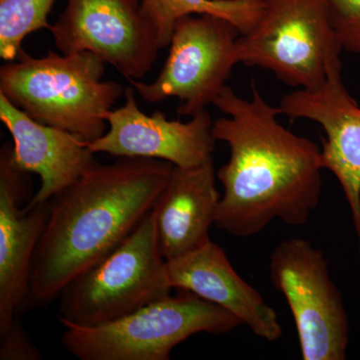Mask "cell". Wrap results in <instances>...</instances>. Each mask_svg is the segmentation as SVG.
Masks as SVG:
<instances>
[{
  "label": "cell",
  "mask_w": 360,
  "mask_h": 360,
  "mask_svg": "<svg viewBox=\"0 0 360 360\" xmlns=\"http://www.w3.org/2000/svg\"><path fill=\"white\" fill-rule=\"evenodd\" d=\"M213 105L226 115L213 122V136L229 148V161L217 172L224 193L215 225L243 238L276 219L307 224L321 200V149L285 129L278 108L255 84L250 99L226 85Z\"/></svg>",
  "instance_id": "obj_1"
},
{
  "label": "cell",
  "mask_w": 360,
  "mask_h": 360,
  "mask_svg": "<svg viewBox=\"0 0 360 360\" xmlns=\"http://www.w3.org/2000/svg\"><path fill=\"white\" fill-rule=\"evenodd\" d=\"M174 165L149 158L98 163L49 200L30 279V304L58 300L73 279L110 255L153 210Z\"/></svg>",
  "instance_id": "obj_2"
},
{
  "label": "cell",
  "mask_w": 360,
  "mask_h": 360,
  "mask_svg": "<svg viewBox=\"0 0 360 360\" xmlns=\"http://www.w3.org/2000/svg\"><path fill=\"white\" fill-rule=\"evenodd\" d=\"M105 63L90 52L34 58L22 49L0 68V94L32 120L91 143L106 131V115L125 89L103 80Z\"/></svg>",
  "instance_id": "obj_3"
},
{
  "label": "cell",
  "mask_w": 360,
  "mask_h": 360,
  "mask_svg": "<svg viewBox=\"0 0 360 360\" xmlns=\"http://www.w3.org/2000/svg\"><path fill=\"white\" fill-rule=\"evenodd\" d=\"M61 342L80 360H168L174 348L198 333L225 335L243 322L189 291L149 303L94 326L60 322Z\"/></svg>",
  "instance_id": "obj_4"
},
{
  "label": "cell",
  "mask_w": 360,
  "mask_h": 360,
  "mask_svg": "<svg viewBox=\"0 0 360 360\" xmlns=\"http://www.w3.org/2000/svg\"><path fill=\"white\" fill-rule=\"evenodd\" d=\"M172 290L150 212L115 250L68 283L58 298L59 322L98 326L167 297Z\"/></svg>",
  "instance_id": "obj_5"
},
{
  "label": "cell",
  "mask_w": 360,
  "mask_h": 360,
  "mask_svg": "<svg viewBox=\"0 0 360 360\" xmlns=\"http://www.w3.org/2000/svg\"><path fill=\"white\" fill-rule=\"evenodd\" d=\"M342 51L326 0H264L257 22L236 45L238 63L305 90L323 84Z\"/></svg>",
  "instance_id": "obj_6"
},
{
  "label": "cell",
  "mask_w": 360,
  "mask_h": 360,
  "mask_svg": "<svg viewBox=\"0 0 360 360\" xmlns=\"http://www.w3.org/2000/svg\"><path fill=\"white\" fill-rule=\"evenodd\" d=\"M240 32L231 21L212 14H191L175 23L169 52L160 75L151 82L129 80L149 103L169 97L179 101L177 112L193 116L213 104L238 65Z\"/></svg>",
  "instance_id": "obj_7"
},
{
  "label": "cell",
  "mask_w": 360,
  "mask_h": 360,
  "mask_svg": "<svg viewBox=\"0 0 360 360\" xmlns=\"http://www.w3.org/2000/svg\"><path fill=\"white\" fill-rule=\"evenodd\" d=\"M269 274L292 314L302 359H345L347 314L324 253L305 239H286L270 255Z\"/></svg>",
  "instance_id": "obj_8"
},
{
  "label": "cell",
  "mask_w": 360,
  "mask_h": 360,
  "mask_svg": "<svg viewBox=\"0 0 360 360\" xmlns=\"http://www.w3.org/2000/svg\"><path fill=\"white\" fill-rule=\"evenodd\" d=\"M49 32L60 53L90 52L127 80L146 77L160 51L139 0H66Z\"/></svg>",
  "instance_id": "obj_9"
},
{
  "label": "cell",
  "mask_w": 360,
  "mask_h": 360,
  "mask_svg": "<svg viewBox=\"0 0 360 360\" xmlns=\"http://www.w3.org/2000/svg\"><path fill=\"white\" fill-rule=\"evenodd\" d=\"M125 101L106 115L108 130L89 143L92 153L116 158H149L193 168L213 161V122L207 110L188 122L167 120L160 111L146 115L139 108L134 87H125Z\"/></svg>",
  "instance_id": "obj_10"
},
{
  "label": "cell",
  "mask_w": 360,
  "mask_h": 360,
  "mask_svg": "<svg viewBox=\"0 0 360 360\" xmlns=\"http://www.w3.org/2000/svg\"><path fill=\"white\" fill-rule=\"evenodd\" d=\"M13 143L0 149V335L6 333L30 304L33 258L44 234L51 203H30L28 172L11 160Z\"/></svg>",
  "instance_id": "obj_11"
},
{
  "label": "cell",
  "mask_w": 360,
  "mask_h": 360,
  "mask_svg": "<svg viewBox=\"0 0 360 360\" xmlns=\"http://www.w3.org/2000/svg\"><path fill=\"white\" fill-rule=\"evenodd\" d=\"M341 63L329 68L326 82L314 90L296 89L283 96L278 108L290 120L319 123L323 169L335 174L352 213L360 252V108L341 77Z\"/></svg>",
  "instance_id": "obj_12"
},
{
  "label": "cell",
  "mask_w": 360,
  "mask_h": 360,
  "mask_svg": "<svg viewBox=\"0 0 360 360\" xmlns=\"http://www.w3.org/2000/svg\"><path fill=\"white\" fill-rule=\"evenodd\" d=\"M0 120L13 137L14 165L40 177L39 189L30 203L51 200L98 165L86 141L32 120L2 94Z\"/></svg>",
  "instance_id": "obj_13"
},
{
  "label": "cell",
  "mask_w": 360,
  "mask_h": 360,
  "mask_svg": "<svg viewBox=\"0 0 360 360\" xmlns=\"http://www.w3.org/2000/svg\"><path fill=\"white\" fill-rule=\"evenodd\" d=\"M167 276L172 290L189 291L221 307L259 338L276 341L283 335L276 310L239 276L224 248L212 240L168 262Z\"/></svg>",
  "instance_id": "obj_14"
},
{
  "label": "cell",
  "mask_w": 360,
  "mask_h": 360,
  "mask_svg": "<svg viewBox=\"0 0 360 360\" xmlns=\"http://www.w3.org/2000/svg\"><path fill=\"white\" fill-rule=\"evenodd\" d=\"M213 161L193 168L174 167L153 206L161 253L172 262L210 243L220 202Z\"/></svg>",
  "instance_id": "obj_15"
},
{
  "label": "cell",
  "mask_w": 360,
  "mask_h": 360,
  "mask_svg": "<svg viewBox=\"0 0 360 360\" xmlns=\"http://www.w3.org/2000/svg\"><path fill=\"white\" fill-rule=\"evenodd\" d=\"M141 4L161 51L169 46L177 20L191 14L220 16L245 34L257 22L264 0H141Z\"/></svg>",
  "instance_id": "obj_16"
},
{
  "label": "cell",
  "mask_w": 360,
  "mask_h": 360,
  "mask_svg": "<svg viewBox=\"0 0 360 360\" xmlns=\"http://www.w3.org/2000/svg\"><path fill=\"white\" fill-rule=\"evenodd\" d=\"M56 0H0V58L15 60L23 40L40 30H51L49 15Z\"/></svg>",
  "instance_id": "obj_17"
},
{
  "label": "cell",
  "mask_w": 360,
  "mask_h": 360,
  "mask_svg": "<svg viewBox=\"0 0 360 360\" xmlns=\"http://www.w3.org/2000/svg\"><path fill=\"white\" fill-rule=\"evenodd\" d=\"M343 51L360 54V0H326Z\"/></svg>",
  "instance_id": "obj_18"
},
{
  "label": "cell",
  "mask_w": 360,
  "mask_h": 360,
  "mask_svg": "<svg viewBox=\"0 0 360 360\" xmlns=\"http://www.w3.org/2000/svg\"><path fill=\"white\" fill-rule=\"evenodd\" d=\"M41 352L33 345L18 319L0 335V360H41Z\"/></svg>",
  "instance_id": "obj_19"
}]
</instances>
